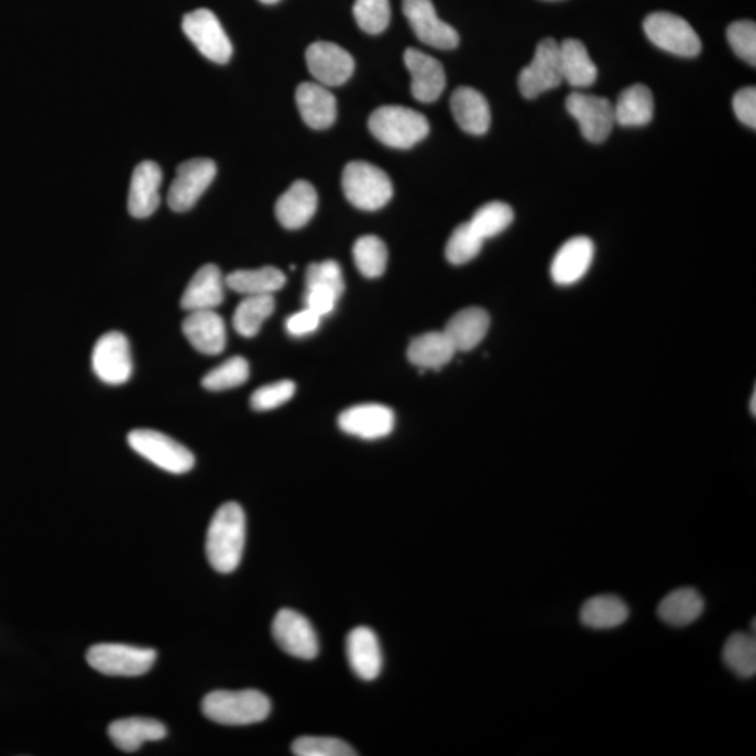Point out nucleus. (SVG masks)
Masks as SVG:
<instances>
[{
    "mask_svg": "<svg viewBox=\"0 0 756 756\" xmlns=\"http://www.w3.org/2000/svg\"><path fill=\"white\" fill-rule=\"evenodd\" d=\"M245 545V514L240 504L229 502L215 513L207 534V557L219 573L239 568Z\"/></svg>",
    "mask_w": 756,
    "mask_h": 756,
    "instance_id": "nucleus-1",
    "label": "nucleus"
},
{
    "mask_svg": "<svg viewBox=\"0 0 756 756\" xmlns=\"http://www.w3.org/2000/svg\"><path fill=\"white\" fill-rule=\"evenodd\" d=\"M202 713L223 726H250L270 716L271 701L254 689L215 691L204 698Z\"/></svg>",
    "mask_w": 756,
    "mask_h": 756,
    "instance_id": "nucleus-2",
    "label": "nucleus"
},
{
    "mask_svg": "<svg viewBox=\"0 0 756 756\" xmlns=\"http://www.w3.org/2000/svg\"><path fill=\"white\" fill-rule=\"evenodd\" d=\"M369 130L377 141L394 149H410L429 135L428 118L413 108L383 106L369 118Z\"/></svg>",
    "mask_w": 756,
    "mask_h": 756,
    "instance_id": "nucleus-3",
    "label": "nucleus"
},
{
    "mask_svg": "<svg viewBox=\"0 0 756 756\" xmlns=\"http://www.w3.org/2000/svg\"><path fill=\"white\" fill-rule=\"evenodd\" d=\"M342 188L353 207L369 212L384 208L394 194L387 173L368 162H351L344 167Z\"/></svg>",
    "mask_w": 756,
    "mask_h": 756,
    "instance_id": "nucleus-4",
    "label": "nucleus"
},
{
    "mask_svg": "<svg viewBox=\"0 0 756 756\" xmlns=\"http://www.w3.org/2000/svg\"><path fill=\"white\" fill-rule=\"evenodd\" d=\"M87 662L96 671L111 677H139L156 661L157 653L121 643H100L87 650Z\"/></svg>",
    "mask_w": 756,
    "mask_h": 756,
    "instance_id": "nucleus-5",
    "label": "nucleus"
},
{
    "mask_svg": "<svg viewBox=\"0 0 756 756\" xmlns=\"http://www.w3.org/2000/svg\"><path fill=\"white\" fill-rule=\"evenodd\" d=\"M128 443L131 449L136 451L143 459L151 461L152 464L162 468L169 474H185L191 471L195 465V457L187 447L179 445L161 431L151 429H136L128 435Z\"/></svg>",
    "mask_w": 756,
    "mask_h": 756,
    "instance_id": "nucleus-6",
    "label": "nucleus"
},
{
    "mask_svg": "<svg viewBox=\"0 0 756 756\" xmlns=\"http://www.w3.org/2000/svg\"><path fill=\"white\" fill-rule=\"evenodd\" d=\"M643 29L653 44L667 53L695 58L702 51V41L686 19L668 12L647 15Z\"/></svg>",
    "mask_w": 756,
    "mask_h": 756,
    "instance_id": "nucleus-7",
    "label": "nucleus"
},
{
    "mask_svg": "<svg viewBox=\"0 0 756 756\" xmlns=\"http://www.w3.org/2000/svg\"><path fill=\"white\" fill-rule=\"evenodd\" d=\"M183 30L205 58L216 64H226L233 55V45L223 25L209 9H198L185 14Z\"/></svg>",
    "mask_w": 756,
    "mask_h": 756,
    "instance_id": "nucleus-8",
    "label": "nucleus"
},
{
    "mask_svg": "<svg viewBox=\"0 0 756 756\" xmlns=\"http://www.w3.org/2000/svg\"><path fill=\"white\" fill-rule=\"evenodd\" d=\"M562 84L560 46L554 39H545L538 44L532 64L519 74L518 89L526 99H537Z\"/></svg>",
    "mask_w": 756,
    "mask_h": 756,
    "instance_id": "nucleus-9",
    "label": "nucleus"
},
{
    "mask_svg": "<svg viewBox=\"0 0 756 756\" xmlns=\"http://www.w3.org/2000/svg\"><path fill=\"white\" fill-rule=\"evenodd\" d=\"M216 172L218 168L209 158H193V161L179 164L177 176L168 189V207L174 212H187L194 208L212 184Z\"/></svg>",
    "mask_w": 756,
    "mask_h": 756,
    "instance_id": "nucleus-10",
    "label": "nucleus"
},
{
    "mask_svg": "<svg viewBox=\"0 0 756 756\" xmlns=\"http://www.w3.org/2000/svg\"><path fill=\"white\" fill-rule=\"evenodd\" d=\"M566 110L579 122L581 135L589 142H604L614 130V105L604 97L572 92L566 100Z\"/></svg>",
    "mask_w": 756,
    "mask_h": 756,
    "instance_id": "nucleus-11",
    "label": "nucleus"
},
{
    "mask_svg": "<svg viewBox=\"0 0 756 756\" xmlns=\"http://www.w3.org/2000/svg\"><path fill=\"white\" fill-rule=\"evenodd\" d=\"M272 635L283 651L302 660H313L320 651V643L310 621L296 611L285 609L277 612Z\"/></svg>",
    "mask_w": 756,
    "mask_h": 756,
    "instance_id": "nucleus-12",
    "label": "nucleus"
},
{
    "mask_svg": "<svg viewBox=\"0 0 756 756\" xmlns=\"http://www.w3.org/2000/svg\"><path fill=\"white\" fill-rule=\"evenodd\" d=\"M97 377L110 385L125 384L132 375L130 342L121 332H108L97 341L91 354Z\"/></svg>",
    "mask_w": 756,
    "mask_h": 756,
    "instance_id": "nucleus-13",
    "label": "nucleus"
},
{
    "mask_svg": "<svg viewBox=\"0 0 756 756\" xmlns=\"http://www.w3.org/2000/svg\"><path fill=\"white\" fill-rule=\"evenodd\" d=\"M403 9L405 18L421 43L437 50H454L459 46V33L439 19L431 0H403Z\"/></svg>",
    "mask_w": 756,
    "mask_h": 756,
    "instance_id": "nucleus-14",
    "label": "nucleus"
},
{
    "mask_svg": "<svg viewBox=\"0 0 756 756\" xmlns=\"http://www.w3.org/2000/svg\"><path fill=\"white\" fill-rule=\"evenodd\" d=\"M307 68L317 84L336 87L347 84L354 70V59L347 50L327 41H318L306 51Z\"/></svg>",
    "mask_w": 756,
    "mask_h": 756,
    "instance_id": "nucleus-15",
    "label": "nucleus"
},
{
    "mask_svg": "<svg viewBox=\"0 0 756 756\" xmlns=\"http://www.w3.org/2000/svg\"><path fill=\"white\" fill-rule=\"evenodd\" d=\"M406 69L409 70L410 91L416 100L430 105L440 99L446 89V72L439 61L419 50L408 48L404 54Z\"/></svg>",
    "mask_w": 756,
    "mask_h": 756,
    "instance_id": "nucleus-16",
    "label": "nucleus"
},
{
    "mask_svg": "<svg viewBox=\"0 0 756 756\" xmlns=\"http://www.w3.org/2000/svg\"><path fill=\"white\" fill-rule=\"evenodd\" d=\"M338 425L344 434L364 440H377L393 431L395 416L388 406L363 404L343 410L339 415Z\"/></svg>",
    "mask_w": 756,
    "mask_h": 756,
    "instance_id": "nucleus-17",
    "label": "nucleus"
},
{
    "mask_svg": "<svg viewBox=\"0 0 756 756\" xmlns=\"http://www.w3.org/2000/svg\"><path fill=\"white\" fill-rule=\"evenodd\" d=\"M162 168L154 162L138 164L132 174L128 209L133 218L146 219L161 205Z\"/></svg>",
    "mask_w": 756,
    "mask_h": 756,
    "instance_id": "nucleus-18",
    "label": "nucleus"
},
{
    "mask_svg": "<svg viewBox=\"0 0 756 756\" xmlns=\"http://www.w3.org/2000/svg\"><path fill=\"white\" fill-rule=\"evenodd\" d=\"M594 260V244L588 238H574L560 246L550 265V276L560 286L578 283L588 274Z\"/></svg>",
    "mask_w": 756,
    "mask_h": 756,
    "instance_id": "nucleus-19",
    "label": "nucleus"
},
{
    "mask_svg": "<svg viewBox=\"0 0 756 756\" xmlns=\"http://www.w3.org/2000/svg\"><path fill=\"white\" fill-rule=\"evenodd\" d=\"M183 332L198 352L216 357L228 342L223 318L213 310L191 311L183 322Z\"/></svg>",
    "mask_w": 756,
    "mask_h": 756,
    "instance_id": "nucleus-20",
    "label": "nucleus"
},
{
    "mask_svg": "<svg viewBox=\"0 0 756 756\" xmlns=\"http://www.w3.org/2000/svg\"><path fill=\"white\" fill-rule=\"evenodd\" d=\"M347 657L360 680L373 681L382 672V647L377 635L368 626L354 627L348 635Z\"/></svg>",
    "mask_w": 756,
    "mask_h": 756,
    "instance_id": "nucleus-21",
    "label": "nucleus"
},
{
    "mask_svg": "<svg viewBox=\"0 0 756 756\" xmlns=\"http://www.w3.org/2000/svg\"><path fill=\"white\" fill-rule=\"evenodd\" d=\"M318 207V195L313 184L298 179L277 199L275 213L285 229L297 230L310 222Z\"/></svg>",
    "mask_w": 756,
    "mask_h": 756,
    "instance_id": "nucleus-22",
    "label": "nucleus"
},
{
    "mask_svg": "<svg viewBox=\"0 0 756 756\" xmlns=\"http://www.w3.org/2000/svg\"><path fill=\"white\" fill-rule=\"evenodd\" d=\"M296 102L303 121L313 130H327L337 120L336 96L317 81L298 85Z\"/></svg>",
    "mask_w": 756,
    "mask_h": 756,
    "instance_id": "nucleus-23",
    "label": "nucleus"
},
{
    "mask_svg": "<svg viewBox=\"0 0 756 756\" xmlns=\"http://www.w3.org/2000/svg\"><path fill=\"white\" fill-rule=\"evenodd\" d=\"M224 277L213 264L204 265L188 283L182 297L185 311L215 310L223 303Z\"/></svg>",
    "mask_w": 756,
    "mask_h": 756,
    "instance_id": "nucleus-24",
    "label": "nucleus"
},
{
    "mask_svg": "<svg viewBox=\"0 0 756 756\" xmlns=\"http://www.w3.org/2000/svg\"><path fill=\"white\" fill-rule=\"evenodd\" d=\"M450 107L462 131L480 136L490 130L491 108L482 92L472 87H459L452 92Z\"/></svg>",
    "mask_w": 756,
    "mask_h": 756,
    "instance_id": "nucleus-25",
    "label": "nucleus"
},
{
    "mask_svg": "<svg viewBox=\"0 0 756 756\" xmlns=\"http://www.w3.org/2000/svg\"><path fill=\"white\" fill-rule=\"evenodd\" d=\"M490 326V314L482 308L470 307L452 316L443 332L457 352H468L483 341Z\"/></svg>",
    "mask_w": 756,
    "mask_h": 756,
    "instance_id": "nucleus-26",
    "label": "nucleus"
},
{
    "mask_svg": "<svg viewBox=\"0 0 756 756\" xmlns=\"http://www.w3.org/2000/svg\"><path fill=\"white\" fill-rule=\"evenodd\" d=\"M108 735L123 753H135L145 743L161 742L166 737L167 728L158 720L128 717L111 723Z\"/></svg>",
    "mask_w": 756,
    "mask_h": 756,
    "instance_id": "nucleus-27",
    "label": "nucleus"
},
{
    "mask_svg": "<svg viewBox=\"0 0 756 756\" xmlns=\"http://www.w3.org/2000/svg\"><path fill=\"white\" fill-rule=\"evenodd\" d=\"M703 612V596L692 588L671 591L657 606L658 618L673 627H686L693 624L701 618Z\"/></svg>",
    "mask_w": 756,
    "mask_h": 756,
    "instance_id": "nucleus-28",
    "label": "nucleus"
},
{
    "mask_svg": "<svg viewBox=\"0 0 756 756\" xmlns=\"http://www.w3.org/2000/svg\"><path fill=\"white\" fill-rule=\"evenodd\" d=\"M629 618V606L618 595L591 596L580 610V622L590 629H615Z\"/></svg>",
    "mask_w": 756,
    "mask_h": 756,
    "instance_id": "nucleus-29",
    "label": "nucleus"
},
{
    "mask_svg": "<svg viewBox=\"0 0 756 756\" xmlns=\"http://www.w3.org/2000/svg\"><path fill=\"white\" fill-rule=\"evenodd\" d=\"M229 289L244 296H274L286 285V275L275 266L231 272L224 280Z\"/></svg>",
    "mask_w": 756,
    "mask_h": 756,
    "instance_id": "nucleus-30",
    "label": "nucleus"
},
{
    "mask_svg": "<svg viewBox=\"0 0 756 756\" xmlns=\"http://www.w3.org/2000/svg\"><path fill=\"white\" fill-rule=\"evenodd\" d=\"M456 349L445 332H426L408 348L409 362L420 370H439L456 357Z\"/></svg>",
    "mask_w": 756,
    "mask_h": 756,
    "instance_id": "nucleus-31",
    "label": "nucleus"
},
{
    "mask_svg": "<svg viewBox=\"0 0 756 756\" xmlns=\"http://www.w3.org/2000/svg\"><path fill=\"white\" fill-rule=\"evenodd\" d=\"M559 46L563 81L578 89L594 85L599 74L585 45L579 40L568 39Z\"/></svg>",
    "mask_w": 756,
    "mask_h": 756,
    "instance_id": "nucleus-32",
    "label": "nucleus"
},
{
    "mask_svg": "<svg viewBox=\"0 0 756 756\" xmlns=\"http://www.w3.org/2000/svg\"><path fill=\"white\" fill-rule=\"evenodd\" d=\"M615 122L621 127H645L655 114V100L649 87L634 85L621 92L614 106Z\"/></svg>",
    "mask_w": 756,
    "mask_h": 756,
    "instance_id": "nucleus-33",
    "label": "nucleus"
},
{
    "mask_svg": "<svg viewBox=\"0 0 756 756\" xmlns=\"http://www.w3.org/2000/svg\"><path fill=\"white\" fill-rule=\"evenodd\" d=\"M724 665L735 676L749 680L756 673V639L755 635L737 632L728 637L722 653Z\"/></svg>",
    "mask_w": 756,
    "mask_h": 756,
    "instance_id": "nucleus-34",
    "label": "nucleus"
},
{
    "mask_svg": "<svg viewBox=\"0 0 756 756\" xmlns=\"http://www.w3.org/2000/svg\"><path fill=\"white\" fill-rule=\"evenodd\" d=\"M274 310V296H245L244 300L235 308L233 317L235 331H238L241 337H255Z\"/></svg>",
    "mask_w": 756,
    "mask_h": 756,
    "instance_id": "nucleus-35",
    "label": "nucleus"
},
{
    "mask_svg": "<svg viewBox=\"0 0 756 756\" xmlns=\"http://www.w3.org/2000/svg\"><path fill=\"white\" fill-rule=\"evenodd\" d=\"M353 260L360 274L374 280L387 270L388 250L382 239L363 235L353 245Z\"/></svg>",
    "mask_w": 756,
    "mask_h": 756,
    "instance_id": "nucleus-36",
    "label": "nucleus"
},
{
    "mask_svg": "<svg viewBox=\"0 0 756 756\" xmlns=\"http://www.w3.org/2000/svg\"><path fill=\"white\" fill-rule=\"evenodd\" d=\"M513 209L507 204L495 200V202L483 205L478 209L468 223L485 241L503 233L513 223Z\"/></svg>",
    "mask_w": 756,
    "mask_h": 756,
    "instance_id": "nucleus-37",
    "label": "nucleus"
},
{
    "mask_svg": "<svg viewBox=\"0 0 756 756\" xmlns=\"http://www.w3.org/2000/svg\"><path fill=\"white\" fill-rule=\"evenodd\" d=\"M249 377V362L243 357H233L205 375L202 385L209 391H223L240 387Z\"/></svg>",
    "mask_w": 756,
    "mask_h": 756,
    "instance_id": "nucleus-38",
    "label": "nucleus"
},
{
    "mask_svg": "<svg viewBox=\"0 0 756 756\" xmlns=\"http://www.w3.org/2000/svg\"><path fill=\"white\" fill-rule=\"evenodd\" d=\"M483 240L470 223H462L452 231L446 245V256L452 265H464L480 254Z\"/></svg>",
    "mask_w": 756,
    "mask_h": 756,
    "instance_id": "nucleus-39",
    "label": "nucleus"
},
{
    "mask_svg": "<svg viewBox=\"0 0 756 756\" xmlns=\"http://www.w3.org/2000/svg\"><path fill=\"white\" fill-rule=\"evenodd\" d=\"M353 14L359 28L368 34L383 33L390 24V0H357Z\"/></svg>",
    "mask_w": 756,
    "mask_h": 756,
    "instance_id": "nucleus-40",
    "label": "nucleus"
},
{
    "mask_svg": "<svg viewBox=\"0 0 756 756\" xmlns=\"http://www.w3.org/2000/svg\"><path fill=\"white\" fill-rule=\"evenodd\" d=\"M292 753L297 756H354L351 745L332 737H300L292 744Z\"/></svg>",
    "mask_w": 756,
    "mask_h": 756,
    "instance_id": "nucleus-41",
    "label": "nucleus"
},
{
    "mask_svg": "<svg viewBox=\"0 0 756 756\" xmlns=\"http://www.w3.org/2000/svg\"><path fill=\"white\" fill-rule=\"evenodd\" d=\"M296 393V384L291 380L264 385L251 395V406L255 410H272L289 403Z\"/></svg>",
    "mask_w": 756,
    "mask_h": 756,
    "instance_id": "nucleus-42",
    "label": "nucleus"
},
{
    "mask_svg": "<svg viewBox=\"0 0 756 756\" xmlns=\"http://www.w3.org/2000/svg\"><path fill=\"white\" fill-rule=\"evenodd\" d=\"M727 40L739 58L748 62L749 65H756V25L754 22L742 20V22L730 24Z\"/></svg>",
    "mask_w": 756,
    "mask_h": 756,
    "instance_id": "nucleus-43",
    "label": "nucleus"
},
{
    "mask_svg": "<svg viewBox=\"0 0 756 756\" xmlns=\"http://www.w3.org/2000/svg\"><path fill=\"white\" fill-rule=\"evenodd\" d=\"M324 286L343 295L344 282L341 265L337 261L328 260L316 262L307 267L306 287Z\"/></svg>",
    "mask_w": 756,
    "mask_h": 756,
    "instance_id": "nucleus-44",
    "label": "nucleus"
},
{
    "mask_svg": "<svg viewBox=\"0 0 756 756\" xmlns=\"http://www.w3.org/2000/svg\"><path fill=\"white\" fill-rule=\"evenodd\" d=\"M341 297L337 292L328 289V287H306L305 306L308 310L318 314L322 318L336 310L337 303Z\"/></svg>",
    "mask_w": 756,
    "mask_h": 756,
    "instance_id": "nucleus-45",
    "label": "nucleus"
},
{
    "mask_svg": "<svg viewBox=\"0 0 756 756\" xmlns=\"http://www.w3.org/2000/svg\"><path fill=\"white\" fill-rule=\"evenodd\" d=\"M733 108L738 120L748 128H756V89L755 87H744L735 92Z\"/></svg>",
    "mask_w": 756,
    "mask_h": 756,
    "instance_id": "nucleus-46",
    "label": "nucleus"
},
{
    "mask_svg": "<svg viewBox=\"0 0 756 756\" xmlns=\"http://www.w3.org/2000/svg\"><path fill=\"white\" fill-rule=\"evenodd\" d=\"M320 324L321 317L305 308V310L293 314V316L287 318L286 329L292 337L300 338L316 332Z\"/></svg>",
    "mask_w": 756,
    "mask_h": 756,
    "instance_id": "nucleus-47",
    "label": "nucleus"
},
{
    "mask_svg": "<svg viewBox=\"0 0 756 756\" xmlns=\"http://www.w3.org/2000/svg\"><path fill=\"white\" fill-rule=\"evenodd\" d=\"M749 408H750V414H753V416H755L756 415V391H754L753 398H750Z\"/></svg>",
    "mask_w": 756,
    "mask_h": 756,
    "instance_id": "nucleus-48",
    "label": "nucleus"
},
{
    "mask_svg": "<svg viewBox=\"0 0 756 756\" xmlns=\"http://www.w3.org/2000/svg\"><path fill=\"white\" fill-rule=\"evenodd\" d=\"M260 2L264 4H275L277 2H281V0H260Z\"/></svg>",
    "mask_w": 756,
    "mask_h": 756,
    "instance_id": "nucleus-49",
    "label": "nucleus"
}]
</instances>
